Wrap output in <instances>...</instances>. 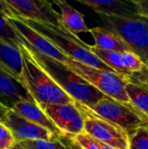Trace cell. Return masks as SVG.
Segmentation results:
<instances>
[{"label": "cell", "mask_w": 148, "mask_h": 149, "mask_svg": "<svg viewBox=\"0 0 148 149\" xmlns=\"http://www.w3.org/2000/svg\"><path fill=\"white\" fill-rule=\"evenodd\" d=\"M18 48L22 55L20 81L32 100L41 109L51 105L75 103L38 64L27 46L21 44Z\"/></svg>", "instance_id": "1"}, {"label": "cell", "mask_w": 148, "mask_h": 149, "mask_svg": "<svg viewBox=\"0 0 148 149\" xmlns=\"http://www.w3.org/2000/svg\"><path fill=\"white\" fill-rule=\"evenodd\" d=\"M30 51L38 64L75 102L91 107L101 99L106 97L66 65L40 55L31 49Z\"/></svg>", "instance_id": "2"}, {"label": "cell", "mask_w": 148, "mask_h": 149, "mask_svg": "<svg viewBox=\"0 0 148 149\" xmlns=\"http://www.w3.org/2000/svg\"><path fill=\"white\" fill-rule=\"evenodd\" d=\"M20 19H22L31 29L47 38L69 58L92 67L106 71H113L89 50V45L81 40L78 36L68 32L65 29L32 20Z\"/></svg>", "instance_id": "3"}, {"label": "cell", "mask_w": 148, "mask_h": 149, "mask_svg": "<svg viewBox=\"0 0 148 149\" xmlns=\"http://www.w3.org/2000/svg\"><path fill=\"white\" fill-rule=\"evenodd\" d=\"M105 28L114 33L128 49L148 64V18L138 14L100 16Z\"/></svg>", "instance_id": "4"}, {"label": "cell", "mask_w": 148, "mask_h": 149, "mask_svg": "<svg viewBox=\"0 0 148 149\" xmlns=\"http://www.w3.org/2000/svg\"><path fill=\"white\" fill-rule=\"evenodd\" d=\"M66 65L105 96L134 110L125 90L126 79L121 75L113 71H106L86 65L72 58L70 59Z\"/></svg>", "instance_id": "5"}, {"label": "cell", "mask_w": 148, "mask_h": 149, "mask_svg": "<svg viewBox=\"0 0 148 149\" xmlns=\"http://www.w3.org/2000/svg\"><path fill=\"white\" fill-rule=\"evenodd\" d=\"M84 117V132L93 139L117 149H128L129 136L118 126L100 118L87 107L76 102Z\"/></svg>", "instance_id": "6"}, {"label": "cell", "mask_w": 148, "mask_h": 149, "mask_svg": "<svg viewBox=\"0 0 148 149\" xmlns=\"http://www.w3.org/2000/svg\"><path fill=\"white\" fill-rule=\"evenodd\" d=\"M88 108L100 118L123 129L128 136L138 128L147 126L148 123L147 118L141 116L132 108L108 97L101 99L95 105Z\"/></svg>", "instance_id": "7"}, {"label": "cell", "mask_w": 148, "mask_h": 149, "mask_svg": "<svg viewBox=\"0 0 148 149\" xmlns=\"http://www.w3.org/2000/svg\"><path fill=\"white\" fill-rule=\"evenodd\" d=\"M6 20L25 46L40 55L48 57L64 65H68L71 58L63 53L47 38L28 26L22 19L15 17H7Z\"/></svg>", "instance_id": "8"}, {"label": "cell", "mask_w": 148, "mask_h": 149, "mask_svg": "<svg viewBox=\"0 0 148 149\" xmlns=\"http://www.w3.org/2000/svg\"><path fill=\"white\" fill-rule=\"evenodd\" d=\"M15 13L16 17L32 20L63 28L61 17L54 10L51 3L45 0H6Z\"/></svg>", "instance_id": "9"}, {"label": "cell", "mask_w": 148, "mask_h": 149, "mask_svg": "<svg viewBox=\"0 0 148 149\" xmlns=\"http://www.w3.org/2000/svg\"><path fill=\"white\" fill-rule=\"evenodd\" d=\"M0 121L10 130L17 143L35 140L50 141L56 138L44 128L29 121L12 109H9Z\"/></svg>", "instance_id": "10"}, {"label": "cell", "mask_w": 148, "mask_h": 149, "mask_svg": "<svg viewBox=\"0 0 148 149\" xmlns=\"http://www.w3.org/2000/svg\"><path fill=\"white\" fill-rule=\"evenodd\" d=\"M11 109L29 121L44 128L53 136L60 137L64 135L48 115L35 102L31 100H22L15 104Z\"/></svg>", "instance_id": "11"}, {"label": "cell", "mask_w": 148, "mask_h": 149, "mask_svg": "<svg viewBox=\"0 0 148 149\" xmlns=\"http://www.w3.org/2000/svg\"><path fill=\"white\" fill-rule=\"evenodd\" d=\"M22 100L33 101L22 83L0 68V103L11 109Z\"/></svg>", "instance_id": "12"}, {"label": "cell", "mask_w": 148, "mask_h": 149, "mask_svg": "<svg viewBox=\"0 0 148 149\" xmlns=\"http://www.w3.org/2000/svg\"><path fill=\"white\" fill-rule=\"evenodd\" d=\"M79 3L90 7L99 16H129L137 14L132 1L79 0Z\"/></svg>", "instance_id": "13"}, {"label": "cell", "mask_w": 148, "mask_h": 149, "mask_svg": "<svg viewBox=\"0 0 148 149\" xmlns=\"http://www.w3.org/2000/svg\"><path fill=\"white\" fill-rule=\"evenodd\" d=\"M0 68L19 82L22 73V55L18 46L0 38Z\"/></svg>", "instance_id": "14"}, {"label": "cell", "mask_w": 148, "mask_h": 149, "mask_svg": "<svg viewBox=\"0 0 148 149\" xmlns=\"http://www.w3.org/2000/svg\"><path fill=\"white\" fill-rule=\"evenodd\" d=\"M55 3L60 10L59 15L62 26L68 32L78 36L81 32H88L90 31V28L85 22L84 15L80 11L74 9L65 0H57Z\"/></svg>", "instance_id": "15"}, {"label": "cell", "mask_w": 148, "mask_h": 149, "mask_svg": "<svg viewBox=\"0 0 148 149\" xmlns=\"http://www.w3.org/2000/svg\"><path fill=\"white\" fill-rule=\"evenodd\" d=\"M42 110L48 115V117L62 133L65 127L71 120L80 114V111L77 107L76 102L47 106Z\"/></svg>", "instance_id": "16"}, {"label": "cell", "mask_w": 148, "mask_h": 149, "mask_svg": "<svg viewBox=\"0 0 148 149\" xmlns=\"http://www.w3.org/2000/svg\"><path fill=\"white\" fill-rule=\"evenodd\" d=\"M89 32L94 38V45L98 48L106 51H113L120 53L130 51L128 47L114 33L105 27H93L90 29Z\"/></svg>", "instance_id": "17"}, {"label": "cell", "mask_w": 148, "mask_h": 149, "mask_svg": "<svg viewBox=\"0 0 148 149\" xmlns=\"http://www.w3.org/2000/svg\"><path fill=\"white\" fill-rule=\"evenodd\" d=\"M89 50L114 72L121 75L126 79L130 75L123 66L122 60H121V53L113 51L103 50L96 47L95 45H89Z\"/></svg>", "instance_id": "18"}, {"label": "cell", "mask_w": 148, "mask_h": 149, "mask_svg": "<svg viewBox=\"0 0 148 149\" xmlns=\"http://www.w3.org/2000/svg\"><path fill=\"white\" fill-rule=\"evenodd\" d=\"M125 90L134 110L148 119V91L128 81H126Z\"/></svg>", "instance_id": "19"}, {"label": "cell", "mask_w": 148, "mask_h": 149, "mask_svg": "<svg viewBox=\"0 0 148 149\" xmlns=\"http://www.w3.org/2000/svg\"><path fill=\"white\" fill-rule=\"evenodd\" d=\"M121 60L124 68L129 74L140 72L145 65L142 59L134 52L130 51L121 53Z\"/></svg>", "instance_id": "20"}, {"label": "cell", "mask_w": 148, "mask_h": 149, "mask_svg": "<svg viewBox=\"0 0 148 149\" xmlns=\"http://www.w3.org/2000/svg\"><path fill=\"white\" fill-rule=\"evenodd\" d=\"M18 143L26 149H65L60 142L58 137L53 138L50 141L35 140L21 141Z\"/></svg>", "instance_id": "21"}, {"label": "cell", "mask_w": 148, "mask_h": 149, "mask_svg": "<svg viewBox=\"0 0 148 149\" xmlns=\"http://www.w3.org/2000/svg\"><path fill=\"white\" fill-rule=\"evenodd\" d=\"M128 149H148V129L147 126L138 128L129 135Z\"/></svg>", "instance_id": "22"}, {"label": "cell", "mask_w": 148, "mask_h": 149, "mask_svg": "<svg viewBox=\"0 0 148 149\" xmlns=\"http://www.w3.org/2000/svg\"><path fill=\"white\" fill-rule=\"evenodd\" d=\"M0 38L18 46L23 44L13 28L9 24L6 18L0 16Z\"/></svg>", "instance_id": "23"}, {"label": "cell", "mask_w": 148, "mask_h": 149, "mask_svg": "<svg viewBox=\"0 0 148 149\" xmlns=\"http://www.w3.org/2000/svg\"><path fill=\"white\" fill-rule=\"evenodd\" d=\"M126 81L135 84L148 91V65L145 64L143 69L139 72L131 73Z\"/></svg>", "instance_id": "24"}, {"label": "cell", "mask_w": 148, "mask_h": 149, "mask_svg": "<svg viewBox=\"0 0 148 149\" xmlns=\"http://www.w3.org/2000/svg\"><path fill=\"white\" fill-rule=\"evenodd\" d=\"M16 143L10 130L0 121V149H10Z\"/></svg>", "instance_id": "25"}, {"label": "cell", "mask_w": 148, "mask_h": 149, "mask_svg": "<svg viewBox=\"0 0 148 149\" xmlns=\"http://www.w3.org/2000/svg\"><path fill=\"white\" fill-rule=\"evenodd\" d=\"M72 138L83 149H100L98 141L85 132Z\"/></svg>", "instance_id": "26"}, {"label": "cell", "mask_w": 148, "mask_h": 149, "mask_svg": "<svg viewBox=\"0 0 148 149\" xmlns=\"http://www.w3.org/2000/svg\"><path fill=\"white\" fill-rule=\"evenodd\" d=\"M138 15L148 18V0H133Z\"/></svg>", "instance_id": "27"}, {"label": "cell", "mask_w": 148, "mask_h": 149, "mask_svg": "<svg viewBox=\"0 0 148 149\" xmlns=\"http://www.w3.org/2000/svg\"><path fill=\"white\" fill-rule=\"evenodd\" d=\"M58 139L65 149H83L74 141L72 137L63 135L58 137Z\"/></svg>", "instance_id": "28"}, {"label": "cell", "mask_w": 148, "mask_h": 149, "mask_svg": "<svg viewBox=\"0 0 148 149\" xmlns=\"http://www.w3.org/2000/svg\"><path fill=\"white\" fill-rule=\"evenodd\" d=\"M0 16L7 18V17H15V13L8 4L6 0H0Z\"/></svg>", "instance_id": "29"}, {"label": "cell", "mask_w": 148, "mask_h": 149, "mask_svg": "<svg viewBox=\"0 0 148 149\" xmlns=\"http://www.w3.org/2000/svg\"><path fill=\"white\" fill-rule=\"evenodd\" d=\"M9 110V108L8 107H4L3 104H1L0 103V120H1V119L4 116V114L7 113V111Z\"/></svg>", "instance_id": "30"}, {"label": "cell", "mask_w": 148, "mask_h": 149, "mask_svg": "<svg viewBox=\"0 0 148 149\" xmlns=\"http://www.w3.org/2000/svg\"><path fill=\"white\" fill-rule=\"evenodd\" d=\"M10 149H26V148H24V147H22L19 143H16L12 148Z\"/></svg>", "instance_id": "31"}, {"label": "cell", "mask_w": 148, "mask_h": 149, "mask_svg": "<svg viewBox=\"0 0 148 149\" xmlns=\"http://www.w3.org/2000/svg\"><path fill=\"white\" fill-rule=\"evenodd\" d=\"M147 129H148V123L147 124Z\"/></svg>", "instance_id": "32"}, {"label": "cell", "mask_w": 148, "mask_h": 149, "mask_svg": "<svg viewBox=\"0 0 148 149\" xmlns=\"http://www.w3.org/2000/svg\"><path fill=\"white\" fill-rule=\"evenodd\" d=\"M146 65H148V64H146Z\"/></svg>", "instance_id": "33"}]
</instances>
